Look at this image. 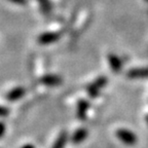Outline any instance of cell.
I'll use <instances>...</instances> for the list:
<instances>
[{
	"label": "cell",
	"mask_w": 148,
	"mask_h": 148,
	"mask_svg": "<svg viewBox=\"0 0 148 148\" xmlns=\"http://www.w3.org/2000/svg\"><path fill=\"white\" fill-rule=\"evenodd\" d=\"M116 137L121 143L125 144L127 146H134L138 142V138H137L136 134L127 129L117 130L116 131Z\"/></svg>",
	"instance_id": "6da1fadb"
},
{
	"label": "cell",
	"mask_w": 148,
	"mask_h": 148,
	"mask_svg": "<svg viewBox=\"0 0 148 148\" xmlns=\"http://www.w3.org/2000/svg\"><path fill=\"white\" fill-rule=\"evenodd\" d=\"M107 78L105 76H100L96 79L95 81H92L86 86V92H88V96L92 98H96L99 96L100 92L105 86L107 84Z\"/></svg>",
	"instance_id": "7a4b0ae2"
},
{
	"label": "cell",
	"mask_w": 148,
	"mask_h": 148,
	"mask_svg": "<svg viewBox=\"0 0 148 148\" xmlns=\"http://www.w3.org/2000/svg\"><path fill=\"white\" fill-rule=\"evenodd\" d=\"M62 37V32H44L38 36V43L41 45H49L57 42Z\"/></svg>",
	"instance_id": "3957f363"
},
{
	"label": "cell",
	"mask_w": 148,
	"mask_h": 148,
	"mask_svg": "<svg viewBox=\"0 0 148 148\" xmlns=\"http://www.w3.org/2000/svg\"><path fill=\"white\" fill-rule=\"evenodd\" d=\"M40 82L46 86H58L62 83V78L56 74H45L40 78Z\"/></svg>",
	"instance_id": "277c9868"
},
{
	"label": "cell",
	"mask_w": 148,
	"mask_h": 148,
	"mask_svg": "<svg viewBox=\"0 0 148 148\" xmlns=\"http://www.w3.org/2000/svg\"><path fill=\"white\" fill-rule=\"evenodd\" d=\"M127 76L132 79H143L148 78V67L145 68H133L130 69L127 73Z\"/></svg>",
	"instance_id": "5b68a950"
},
{
	"label": "cell",
	"mask_w": 148,
	"mask_h": 148,
	"mask_svg": "<svg viewBox=\"0 0 148 148\" xmlns=\"http://www.w3.org/2000/svg\"><path fill=\"white\" fill-rule=\"evenodd\" d=\"M26 90L22 86H16L12 90H10L6 94V100L9 102H16L18 100L22 99V98L25 96Z\"/></svg>",
	"instance_id": "8992f818"
},
{
	"label": "cell",
	"mask_w": 148,
	"mask_h": 148,
	"mask_svg": "<svg viewBox=\"0 0 148 148\" xmlns=\"http://www.w3.org/2000/svg\"><path fill=\"white\" fill-rule=\"evenodd\" d=\"M88 135V130L84 129V127H80V129L76 130V131L73 133V135H72V137H71V142L73 144L82 143L86 139Z\"/></svg>",
	"instance_id": "52a82bcc"
},
{
	"label": "cell",
	"mask_w": 148,
	"mask_h": 148,
	"mask_svg": "<svg viewBox=\"0 0 148 148\" xmlns=\"http://www.w3.org/2000/svg\"><path fill=\"white\" fill-rule=\"evenodd\" d=\"M88 107L90 104L86 100H79L78 103H77V108H76V113L77 117L80 120H84L86 118V113H88Z\"/></svg>",
	"instance_id": "ba28073f"
},
{
	"label": "cell",
	"mask_w": 148,
	"mask_h": 148,
	"mask_svg": "<svg viewBox=\"0 0 148 148\" xmlns=\"http://www.w3.org/2000/svg\"><path fill=\"white\" fill-rule=\"evenodd\" d=\"M108 62L110 65L111 70L113 72H119L123 68V62L119 59V57H117L114 53H110L108 55Z\"/></svg>",
	"instance_id": "9c48e42d"
},
{
	"label": "cell",
	"mask_w": 148,
	"mask_h": 148,
	"mask_svg": "<svg viewBox=\"0 0 148 148\" xmlns=\"http://www.w3.org/2000/svg\"><path fill=\"white\" fill-rule=\"evenodd\" d=\"M68 142V134L67 132H62L56 139L55 143L51 146V148H64Z\"/></svg>",
	"instance_id": "30bf717a"
},
{
	"label": "cell",
	"mask_w": 148,
	"mask_h": 148,
	"mask_svg": "<svg viewBox=\"0 0 148 148\" xmlns=\"http://www.w3.org/2000/svg\"><path fill=\"white\" fill-rule=\"evenodd\" d=\"M36 1L40 5L44 14H49L51 12V4L49 2V0H36Z\"/></svg>",
	"instance_id": "8fae6325"
},
{
	"label": "cell",
	"mask_w": 148,
	"mask_h": 148,
	"mask_svg": "<svg viewBox=\"0 0 148 148\" xmlns=\"http://www.w3.org/2000/svg\"><path fill=\"white\" fill-rule=\"evenodd\" d=\"M9 114V109L5 106L0 105V117H5Z\"/></svg>",
	"instance_id": "7c38bea8"
},
{
	"label": "cell",
	"mask_w": 148,
	"mask_h": 148,
	"mask_svg": "<svg viewBox=\"0 0 148 148\" xmlns=\"http://www.w3.org/2000/svg\"><path fill=\"white\" fill-rule=\"evenodd\" d=\"M5 131H6V127H5V125L2 121H0V138L4 136Z\"/></svg>",
	"instance_id": "4fadbf2b"
},
{
	"label": "cell",
	"mask_w": 148,
	"mask_h": 148,
	"mask_svg": "<svg viewBox=\"0 0 148 148\" xmlns=\"http://www.w3.org/2000/svg\"><path fill=\"white\" fill-rule=\"evenodd\" d=\"M9 1L14 3V4H18V5H24L28 2L27 0H9Z\"/></svg>",
	"instance_id": "5bb4252c"
},
{
	"label": "cell",
	"mask_w": 148,
	"mask_h": 148,
	"mask_svg": "<svg viewBox=\"0 0 148 148\" xmlns=\"http://www.w3.org/2000/svg\"><path fill=\"white\" fill-rule=\"evenodd\" d=\"M21 148H35V146L32 145V144H25V145H23Z\"/></svg>",
	"instance_id": "9a60e30c"
},
{
	"label": "cell",
	"mask_w": 148,
	"mask_h": 148,
	"mask_svg": "<svg viewBox=\"0 0 148 148\" xmlns=\"http://www.w3.org/2000/svg\"><path fill=\"white\" fill-rule=\"evenodd\" d=\"M146 121H147V123H148V115H147V117H146Z\"/></svg>",
	"instance_id": "2e32d148"
},
{
	"label": "cell",
	"mask_w": 148,
	"mask_h": 148,
	"mask_svg": "<svg viewBox=\"0 0 148 148\" xmlns=\"http://www.w3.org/2000/svg\"><path fill=\"white\" fill-rule=\"evenodd\" d=\"M146 1H148V0H146Z\"/></svg>",
	"instance_id": "e0dca14e"
}]
</instances>
